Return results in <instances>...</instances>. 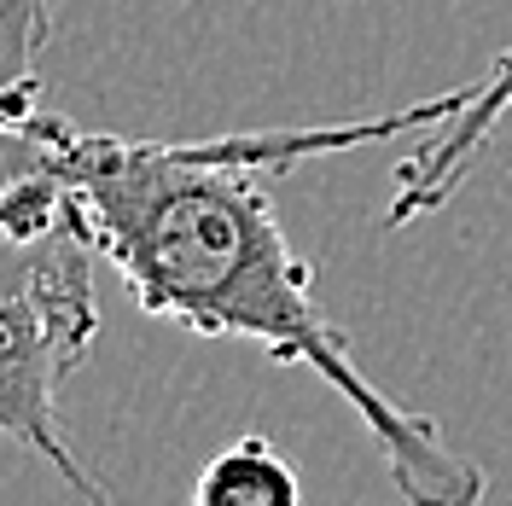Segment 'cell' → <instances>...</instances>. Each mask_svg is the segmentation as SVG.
I'll list each match as a JSON object with an SVG mask.
<instances>
[{"label": "cell", "mask_w": 512, "mask_h": 506, "mask_svg": "<svg viewBox=\"0 0 512 506\" xmlns=\"http://www.w3.org/2000/svg\"><path fill=\"white\" fill-rule=\"evenodd\" d=\"M478 82L402 111L326 128H262L216 140H123L64 128L59 175L70 216L128 297L198 338H239L262 355L309 367L367 425L384 472L408 506H483L489 472L443 437L437 419L402 408L361 373L344 326L320 309L309 262L291 251L268 181L303 158L379 146L466 111Z\"/></svg>", "instance_id": "6da1fadb"}, {"label": "cell", "mask_w": 512, "mask_h": 506, "mask_svg": "<svg viewBox=\"0 0 512 506\" xmlns=\"http://www.w3.org/2000/svg\"><path fill=\"white\" fill-rule=\"evenodd\" d=\"M94 262L99 251L76 216L30 239L0 233V437L47 460L82 506H123L70 448L59 419L64 379L99 338Z\"/></svg>", "instance_id": "7a4b0ae2"}, {"label": "cell", "mask_w": 512, "mask_h": 506, "mask_svg": "<svg viewBox=\"0 0 512 506\" xmlns=\"http://www.w3.org/2000/svg\"><path fill=\"white\" fill-rule=\"evenodd\" d=\"M53 35L47 0H0V210L6 198L59 169L64 117L41 94V47Z\"/></svg>", "instance_id": "3957f363"}, {"label": "cell", "mask_w": 512, "mask_h": 506, "mask_svg": "<svg viewBox=\"0 0 512 506\" xmlns=\"http://www.w3.org/2000/svg\"><path fill=\"white\" fill-rule=\"evenodd\" d=\"M507 111H512V47L489 64V76L478 82L472 105L454 111L443 134H437L431 146H419L414 158L396 169V204H390L384 227H408V222H419V216H431V210H443L448 198L460 192V181L478 169L483 146L495 140V123H501Z\"/></svg>", "instance_id": "277c9868"}, {"label": "cell", "mask_w": 512, "mask_h": 506, "mask_svg": "<svg viewBox=\"0 0 512 506\" xmlns=\"http://www.w3.org/2000/svg\"><path fill=\"white\" fill-rule=\"evenodd\" d=\"M192 506H303V483L268 437H239L198 472Z\"/></svg>", "instance_id": "5b68a950"}]
</instances>
